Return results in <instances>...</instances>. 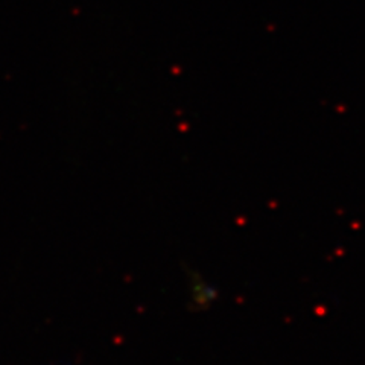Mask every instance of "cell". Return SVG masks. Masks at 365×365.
I'll list each match as a JSON object with an SVG mask.
<instances>
[{
    "label": "cell",
    "mask_w": 365,
    "mask_h": 365,
    "mask_svg": "<svg viewBox=\"0 0 365 365\" xmlns=\"http://www.w3.org/2000/svg\"><path fill=\"white\" fill-rule=\"evenodd\" d=\"M190 276V304L195 307V311L207 309L218 299V291L212 288L198 272H192Z\"/></svg>",
    "instance_id": "1"
}]
</instances>
